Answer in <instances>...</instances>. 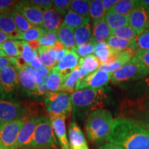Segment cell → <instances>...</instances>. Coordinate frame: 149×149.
Returning <instances> with one entry per match:
<instances>
[{"instance_id": "31", "label": "cell", "mask_w": 149, "mask_h": 149, "mask_svg": "<svg viewBox=\"0 0 149 149\" xmlns=\"http://www.w3.org/2000/svg\"><path fill=\"white\" fill-rule=\"evenodd\" d=\"M74 34L77 46L90 42L92 39V31L90 23L86 24L74 29Z\"/></svg>"}, {"instance_id": "18", "label": "cell", "mask_w": 149, "mask_h": 149, "mask_svg": "<svg viewBox=\"0 0 149 149\" xmlns=\"http://www.w3.org/2000/svg\"><path fill=\"white\" fill-rule=\"evenodd\" d=\"M0 31L10 35L13 40H19L22 33L18 31L10 13H0Z\"/></svg>"}, {"instance_id": "16", "label": "cell", "mask_w": 149, "mask_h": 149, "mask_svg": "<svg viewBox=\"0 0 149 149\" xmlns=\"http://www.w3.org/2000/svg\"><path fill=\"white\" fill-rule=\"evenodd\" d=\"M135 51L132 50H124L122 51H117L115 58L111 63L109 64H100L99 69L103 70L110 73H114L117 70L120 69L123 66L128 63L134 57Z\"/></svg>"}, {"instance_id": "36", "label": "cell", "mask_w": 149, "mask_h": 149, "mask_svg": "<svg viewBox=\"0 0 149 149\" xmlns=\"http://www.w3.org/2000/svg\"><path fill=\"white\" fill-rule=\"evenodd\" d=\"M10 13L13 18L15 22L16 26L17 28L18 31L21 33L26 32L29 29L35 27L28 21L23 15L18 12L17 10H12L10 12Z\"/></svg>"}, {"instance_id": "59", "label": "cell", "mask_w": 149, "mask_h": 149, "mask_svg": "<svg viewBox=\"0 0 149 149\" xmlns=\"http://www.w3.org/2000/svg\"><path fill=\"white\" fill-rule=\"evenodd\" d=\"M3 123L1 122V121H0V130H1V128H2V126H3Z\"/></svg>"}, {"instance_id": "20", "label": "cell", "mask_w": 149, "mask_h": 149, "mask_svg": "<svg viewBox=\"0 0 149 149\" xmlns=\"http://www.w3.org/2000/svg\"><path fill=\"white\" fill-rule=\"evenodd\" d=\"M68 141L70 148L72 149L87 145L84 133L75 122H72L68 126Z\"/></svg>"}, {"instance_id": "3", "label": "cell", "mask_w": 149, "mask_h": 149, "mask_svg": "<svg viewBox=\"0 0 149 149\" xmlns=\"http://www.w3.org/2000/svg\"><path fill=\"white\" fill-rule=\"evenodd\" d=\"M113 122L112 113L107 109H100L91 112L88 115L85 126L88 139L96 144L106 141Z\"/></svg>"}, {"instance_id": "32", "label": "cell", "mask_w": 149, "mask_h": 149, "mask_svg": "<svg viewBox=\"0 0 149 149\" xmlns=\"http://www.w3.org/2000/svg\"><path fill=\"white\" fill-rule=\"evenodd\" d=\"M80 80V70L79 66L76 67L69 75L63 80L61 91L68 93H73L75 91L76 86Z\"/></svg>"}, {"instance_id": "11", "label": "cell", "mask_w": 149, "mask_h": 149, "mask_svg": "<svg viewBox=\"0 0 149 149\" xmlns=\"http://www.w3.org/2000/svg\"><path fill=\"white\" fill-rule=\"evenodd\" d=\"M15 10L23 15L33 26H42L44 10L39 7L29 3L28 1H19Z\"/></svg>"}, {"instance_id": "15", "label": "cell", "mask_w": 149, "mask_h": 149, "mask_svg": "<svg viewBox=\"0 0 149 149\" xmlns=\"http://www.w3.org/2000/svg\"><path fill=\"white\" fill-rule=\"evenodd\" d=\"M54 133L59 141L61 149H70L69 141L67 137L64 117L61 116H49Z\"/></svg>"}, {"instance_id": "25", "label": "cell", "mask_w": 149, "mask_h": 149, "mask_svg": "<svg viewBox=\"0 0 149 149\" xmlns=\"http://www.w3.org/2000/svg\"><path fill=\"white\" fill-rule=\"evenodd\" d=\"M37 52L41 62L50 72H51V70L57 64L56 52L52 47L42 46H40L37 49Z\"/></svg>"}, {"instance_id": "35", "label": "cell", "mask_w": 149, "mask_h": 149, "mask_svg": "<svg viewBox=\"0 0 149 149\" xmlns=\"http://www.w3.org/2000/svg\"><path fill=\"white\" fill-rule=\"evenodd\" d=\"M90 2L91 1L87 0H72L70 6V10L81 16L90 17Z\"/></svg>"}, {"instance_id": "40", "label": "cell", "mask_w": 149, "mask_h": 149, "mask_svg": "<svg viewBox=\"0 0 149 149\" xmlns=\"http://www.w3.org/2000/svg\"><path fill=\"white\" fill-rule=\"evenodd\" d=\"M71 0H54L53 9L61 17L64 18L67 13L70 10Z\"/></svg>"}, {"instance_id": "47", "label": "cell", "mask_w": 149, "mask_h": 149, "mask_svg": "<svg viewBox=\"0 0 149 149\" xmlns=\"http://www.w3.org/2000/svg\"><path fill=\"white\" fill-rule=\"evenodd\" d=\"M8 66H13L16 68L17 66V59L8 57H0V70Z\"/></svg>"}, {"instance_id": "56", "label": "cell", "mask_w": 149, "mask_h": 149, "mask_svg": "<svg viewBox=\"0 0 149 149\" xmlns=\"http://www.w3.org/2000/svg\"><path fill=\"white\" fill-rule=\"evenodd\" d=\"M147 17H148V22H147V29H149V8L146 10Z\"/></svg>"}, {"instance_id": "24", "label": "cell", "mask_w": 149, "mask_h": 149, "mask_svg": "<svg viewBox=\"0 0 149 149\" xmlns=\"http://www.w3.org/2000/svg\"><path fill=\"white\" fill-rule=\"evenodd\" d=\"M117 51L112 49L107 42L97 44L94 54L101 64H109L113 61Z\"/></svg>"}, {"instance_id": "23", "label": "cell", "mask_w": 149, "mask_h": 149, "mask_svg": "<svg viewBox=\"0 0 149 149\" xmlns=\"http://www.w3.org/2000/svg\"><path fill=\"white\" fill-rule=\"evenodd\" d=\"M18 72L19 81L21 86L24 89V91L29 95H38V90H37V85L33 79L32 76L28 72L25 68H17Z\"/></svg>"}, {"instance_id": "53", "label": "cell", "mask_w": 149, "mask_h": 149, "mask_svg": "<svg viewBox=\"0 0 149 149\" xmlns=\"http://www.w3.org/2000/svg\"><path fill=\"white\" fill-rule=\"evenodd\" d=\"M52 48H53V50L55 52L61 51H62V50L65 49V48H66L64 45H63L62 44H61V42H57V43H56L55 45H54Z\"/></svg>"}, {"instance_id": "26", "label": "cell", "mask_w": 149, "mask_h": 149, "mask_svg": "<svg viewBox=\"0 0 149 149\" xmlns=\"http://www.w3.org/2000/svg\"><path fill=\"white\" fill-rule=\"evenodd\" d=\"M6 57L10 58H19L23 51V42L22 40H9L0 45Z\"/></svg>"}, {"instance_id": "17", "label": "cell", "mask_w": 149, "mask_h": 149, "mask_svg": "<svg viewBox=\"0 0 149 149\" xmlns=\"http://www.w3.org/2000/svg\"><path fill=\"white\" fill-rule=\"evenodd\" d=\"M111 33L112 31L106 22L105 17L93 21L91 40L96 44L107 42L109 37L111 36Z\"/></svg>"}, {"instance_id": "34", "label": "cell", "mask_w": 149, "mask_h": 149, "mask_svg": "<svg viewBox=\"0 0 149 149\" xmlns=\"http://www.w3.org/2000/svg\"><path fill=\"white\" fill-rule=\"evenodd\" d=\"M62 83L63 79L60 73L53 68L50 72L49 76L47 79V81H46V84H47L49 92L61 91Z\"/></svg>"}, {"instance_id": "19", "label": "cell", "mask_w": 149, "mask_h": 149, "mask_svg": "<svg viewBox=\"0 0 149 149\" xmlns=\"http://www.w3.org/2000/svg\"><path fill=\"white\" fill-rule=\"evenodd\" d=\"M63 23L61 17L53 8L44 11L42 28L47 33L57 31Z\"/></svg>"}, {"instance_id": "57", "label": "cell", "mask_w": 149, "mask_h": 149, "mask_svg": "<svg viewBox=\"0 0 149 149\" xmlns=\"http://www.w3.org/2000/svg\"><path fill=\"white\" fill-rule=\"evenodd\" d=\"M6 57V56L5 53H3L2 49H1V47H0V57Z\"/></svg>"}, {"instance_id": "21", "label": "cell", "mask_w": 149, "mask_h": 149, "mask_svg": "<svg viewBox=\"0 0 149 149\" xmlns=\"http://www.w3.org/2000/svg\"><path fill=\"white\" fill-rule=\"evenodd\" d=\"M100 61L95 55H90L84 58H80L78 64L80 70V79L96 71L100 68Z\"/></svg>"}, {"instance_id": "9", "label": "cell", "mask_w": 149, "mask_h": 149, "mask_svg": "<svg viewBox=\"0 0 149 149\" xmlns=\"http://www.w3.org/2000/svg\"><path fill=\"white\" fill-rule=\"evenodd\" d=\"M113 73L98 69L78 81L75 91L86 88H101L111 81Z\"/></svg>"}, {"instance_id": "13", "label": "cell", "mask_w": 149, "mask_h": 149, "mask_svg": "<svg viewBox=\"0 0 149 149\" xmlns=\"http://www.w3.org/2000/svg\"><path fill=\"white\" fill-rule=\"evenodd\" d=\"M129 24L128 25L133 29L137 36L140 35L145 30L147 29L148 17L146 9L141 6L136 7L129 15Z\"/></svg>"}, {"instance_id": "38", "label": "cell", "mask_w": 149, "mask_h": 149, "mask_svg": "<svg viewBox=\"0 0 149 149\" xmlns=\"http://www.w3.org/2000/svg\"><path fill=\"white\" fill-rule=\"evenodd\" d=\"M111 35L122 39V40L129 41L137 40V35L136 34L135 31L129 25L121 27L120 29H117L112 31Z\"/></svg>"}, {"instance_id": "52", "label": "cell", "mask_w": 149, "mask_h": 149, "mask_svg": "<svg viewBox=\"0 0 149 149\" xmlns=\"http://www.w3.org/2000/svg\"><path fill=\"white\" fill-rule=\"evenodd\" d=\"M13 40V38L10 36V35L6 34V33L0 31V45H1V44H3L5 42H6L7 40Z\"/></svg>"}, {"instance_id": "2", "label": "cell", "mask_w": 149, "mask_h": 149, "mask_svg": "<svg viewBox=\"0 0 149 149\" xmlns=\"http://www.w3.org/2000/svg\"><path fill=\"white\" fill-rule=\"evenodd\" d=\"M107 98L104 88L75 91L71 94L73 118H81L95 110L102 109Z\"/></svg>"}, {"instance_id": "60", "label": "cell", "mask_w": 149, "mask_h": 149, "mask_svg": "<svg viewBox=\"0 0 149 149\" xmlns=\"http://www.w3.org/2000/svg\"><path fill=\"white\" fill-rule=\"evenodd\" d=\"M0 149H5V148H3V147L2 146H1V144H0Z\"/></svg>"}, {"instance_id": "12", "label": "cell", "mask_w": 149, "mask_h": 149, "mask_svg": "<svg viewBox=\"0 0 149 149\" xmlns=\"http://www.w3.org/2000/svg\"><path fill=\"white\" fill-rule=\"evenodd\" d=\"M40 117H30L19 133L14 149L29 148Z\"/></svg>"}, {"instance_id": "22", "label": "cell", "mask_w": 149, "mask_h": 149, "mask_svg": "<svg viewBox=\"0 0 149 149\" xmlns=\"http://www.w3.org/2000/svg\"><path fill=\"white\" fill-rule=\"evenodd\" d=\"M57 34L59 42H61L67 49L71 51L77 46L74 38V29L67 26L63 23L57 31Z\"/></svg>"}, {"instance_id": "58", "label": "cell", "mask_w": 149, "mask_h": 149, "mask_svg": "<svg viewBox=\"0 0 149 149\" xmlns=\"http://www.w3.org/2000/svg\"><path fill=\"white\" fill-rule=\"evenodd\" d=\"M70 149H72V148H70ZM73 149H89V148H88V145H86V146H84L79 147V148H73Z\"/></svg>"}, {"instance_id": "46", "label": "cell", "mask_w": 149, "mask_h": 149, "mask_svg": "<svg viewBox=\"0 0 149 149\" xmlns=\"http://www.w3.org/2000/svg\"><path fill=\"white\" fill-rule=\"evenodd\" d=\"M28 1L31 4L42 9L44 11L50 10L53 8V1L51 0H30Z\"/></svg>"}, {"instance_id": "6", "label": "cell", "mask_w": 149, "mask_h": 149, "mask_svg": "<svg viewBox=\"0 0 149 149\" xmlns=\"http://www.w3.org/2000/svg\"><path fill=\"white\" fill-rule=\"evenodd\" d=\"M149 72L144 65L134 56L128 63L113 74L111 81L113 84L135 81L148 77Z\"/></svg>"}, {"instance_id": "49", "label": "cell", "mask_w": 149, "mask_h": 149, "mask_svg": "<svg viewBox=\"0 0 149 149\" xmlns=\"http://www.w3.org/2000/svg\"><path fill=\"white\" fill-rule=\"evenodd\" d=\"M49 76V75H48ZM48 76L43 77L42 82L40 84L37 85V90H38V95H47L49 93L48 91L47 84H46V81Z\"/></svg>"}, {"instance_id": "28", "label": "cell", "mask_w": 149, "mask_h": 149, "mask_svg": "<svg viewBox=\"0 0 149 149\" xmlns=\"http://www.w3.org/2000/svg\"><path fill=\"white\" fill-rule=\"evenodd\" d=\"M139 6H140V2L137 0H121L117 1L109 12L122 15H128L134 8Z\"/></svg>"}, {"instance_id": "39", "label": "cell", "mask_w": 149, "mask_h": 149, "mask_svg": "<svg viewBox=\"0 0 149 149\" xmlns=\"http://www.w3.org/2000/svg\"><path fill=\"white\" fill-rule=\"evenodd\" d=\"M96 45V43L91 40L90 42L84 44V45L76 46L75 48L73 50L79 57L84 58L87 56L92 55V53H94Z\"/></svg>"}, {"instance_id": "44", "label": "cell", "mask_w": 149, "mask_h": 149, "mask_svg": "<svg viewBox=\"0 0 149 149\" xmlns=\"http://www.w3.org/2000/svg\"><path fill=\"white\" fill-rule=\"evenodd\" d=\"M134 56L144 65L149 72V50H142L137 48L135 51Z\"/></svg>"}, {"instance_id": "37", "label": "cell", "mask_w": 149, "mask_h": 149, "mask_svg": "<svg viewBox=\"0 0 149 149\" xmlns=\"http://www.w3.org/2000/svg\"><path fill=\"white\" fill-rule=\"evenodd\" d=\"M105 9L103 6V2L101 0H93L90 2V10L89 15L90 17L92 18L93 21L105 17Z\"/></svg>"}, {"instance_id": "50", "label": "cell", "mask_w": 149, "mask_h": 149, "mask_svg": "<svg viewBox=\"0 0 149 149\" xmlns=\"http://www.w3.org/2000/svg\"><path fill=\"white\" fill-rule=\"evenodd\" d=\"M117 1H117V0H104V1H102L104 9H105L107 13L116 4Z\"/></svg>"}, {"instance_id": "42", "label": "cell", "mask_w": 149, "mask_h": 149, "mask_svg": "<svg viewBox=\"0 0 149 149\" xmlns=\"http://www.w3.org/2000/svg\"><path fill=\"white\" fill-rule=\"evenodd\" d=\"M57 42H59L57 31L46 33L42 38L39 40L40 46H46V47H53Z\"/></svg>"}, {"instance_id": "48", "label": "cell", "mask_w": 149, "mask_h": 149, "mask_svg": "<svg viewBox=\"0 0 149 149\" xmlns=\"http://www.w3.org/2000/svg\"><path fill=\"white\" fill-rule=\"evenodd\" d=\"M24 68H25V70L32 76V77L33 78V79H34L35 83L37 84V85L40 84L42 82L43 77L37 70H35V69H33V68L29 66H26L24 67Z\"/></svg>"}, {"instance_id": "8", "label": "cell", "mask_w": 149, "mask_h": 149, "mask_svg": "<svg viewBox=\"0 0 149 149\" xmlns=\"http://www.w3.org/2000/svg\"><path fill=\"white\" fill-rule=\"evenodd\" d=\"M29 117L3 124L0 130V144L5 149H14L19 133Z\"/></svg>"}, {"instance_id": "4", "label": "cell", "mask_w": 149, "mask_h": 149, "mask_svg": "<svg viewBox=\"0 0 149 149\" xmlns=\"http://www.w3.org/2000/svg\"><path fill=\"white\" fill-rule=\"evenodd\" d=\"M57 147L58 142L51 120L46 117H41L29 148L57 149Z\"/></svg>"}, {"instance_id": "7", "label": "cell", "mask_w": 149, "mask_h": 149, "mask_svg": "<svg viewBox=\"0 0 149 149\" xmlns=\"http://www.w3.org/2000/svg\"><path fill=\"white\" fill-rule=\"evenodd\" d=\"M30 114L29 108L22 104L0 99V121L3 124L31 117Z\"/></svg>"}, {"instance_id": "30", "label": "cell", "mask_w": 149, "mask_h": 149, "mask_svg": "<svg viewBox=\"0 0 149 149\" xmlns=\"http://www.w3.org/2000/svg\"><path fill=\"white\" fill-rule=\"evenodd\" d=\"M90 18L81 16L73 11L69 10L64 17V24L72 29H76L81 26L90 23Z\"/></svg>"}, {"instance_id": "54", "label": "cell", "mask_w": 149, "mask_h": 149, "mask_svg": "<svg viewBox=\"0 0 149 149\" xmlns=\"http://www.w3.org/2000/svg\"><path fill=\"white\" fill-rule=\"evenodd\" d=\"M139 2L141 6L146 9V10L149 8V0H141Z\"/></svg>"}, {"instance_id": "1", "label": "cell", "mask_w": 149, "mask_h": 149, "mask_svg": "<svg viewBox=\"0 0 149 149\" xmlns=\"http://www.w3.org/2000/svg\"><path fill=\"white\" fill-rule=\"evenodd\" d=\"M106 141L124 149H149V130L135 120L117 117Z\"/></svg>"}, {"instance_id": "43", "label": "cell", "mask_w": 149, "mask_h": 149, "mask_svg": "<svg viewBox=\"0 0 149 149\" xmlns=\"http://www.w3.org/2000/svg\"><path fill=\"white\" fill-rule=\"evenodd\" d=\"M137 47L139 49L149 50V29L145 30L137 38Z\"/></svg>"}, {"instance_id": "29", "label": "cell", "mask_w": 149, "mask_h": 149, "mask_svg": "<svg viewBox=\"0 0 149 149\" xmlns=\"http://www.w3.org/2000/svg\"><path fill=\"white\" fill-rule=\"evenodd\" d=\"M106 22L111 31H115L121 27L128 26L129 24V16L122 15L108 12L105 15Z\"/></svg>"}, {"instance_id": "14", "label": "cell", "mask_w": 149, "mask_h": 149, "mask_svg": "<svg viewBox=\"0 0 149 149\" xmlns=\"http://www.w3.org/2000/svg\"><path fill=\"white\" fill-rule=\"evenodd\" d=\"M79 59V57L76 54L74 50H71L68 51V53L57 63L53 68L57 70L60 73L63 79H64L78 66Z\"/></svg>"}, {"instance_id": "45", "label": "cell", "mask_w": 149, "mask_h": 149, "mask_svg": "<svg viewBox=\"0 0 149 149\" xmlns=\"http://www.w3.org/2000/svg\"><path fill=\"white\" fill-rule=\"evenodd\" d=\"M19 1L13 0H0V13H10L9 11L14 10Z\"/></svg>"}, {"instance_id": "51", "label": "cell", "mask_w": 149, "mask_h": 149, "mask_svg": "<svg viewBox=\"0 0 149 149\" xmlns=\"http://www.w3.org/2000/svg\"><path fill=\"white\" fill-rule=\"evenodd\" d=\"M99 149H124L122 147L117 146V145L111 144V143H106L100 147Z\"/></svg>"}, {"instance_id": "33", "label": "cell", "mask_w": 149, "mask_h": 149, "mask_svg": "<svg viewBox=\"0 0 149 149\" xmlns=\"http://www.w3.org/2000/svg\"><path fill=\"white\" fill-rule=\"evenodd\" d=\"M46 31L42 27L35 26L32 29H29L26 32L21 34L19 40L25 41L26 42H39L44 35L46 34Z\"/></svg>"}, {"instance_id": "61", "label": "cell", "mask_w": 149, "mask_h": 149, "mask_svg": "<svg viewBox=\"0 0 149 149\" xmlns=\"http://www.w3.org/2000/svg\"><path fill=\"white\" fill-rule=\"evenodd\" d=\"M22 149H32V148H22Z\"/></svg>"}, {"instance_id": "10", "label": "cell", "mask_w": 149, "mask_h": 149, "mask_svg": "<svg viewBox=\"0 0 149 149\" xmlns=\"http://www.w3.org/2000/svg\"><path fill=\"white\" fill-rule=\"evenodd\" d=\"M19 84L17 70L8 66L0 70V93L4 96L13 93Z\"/></svg>"}, {"instance_id": "27", "label": "cell", "mask_w": 149, "mask_h": 149, "mask_svg": "<svg viewBox=\"0 0 149 149\" xmlns=\"http://www.w3.org/2000/svg\"><path fill=\"white\" fill-rule=\"evenodd\" d=\"M107 43L112 49L117 51H122L124 50H132L135 51L137 49V41H129L118 38L111 35L109 37Z\"/></svg>"}, {"instance_id": "5", "label": "cell", "mask_w": 149, "mask_h": 149, "mask_svg": "<svg viewBox=\"0 0 149 149\" xmlns=\"http://www.w3.org/2000/svg\"><path fill=\"white\" fill-rule=\"evenodd\" d=\"M45 104L49 116H69L72 111L71 95L64 91L49 92L45 97Z\"/></svg>"}, {"instance_id": "55", "label": "cell", "mask_w": 149, "mask_h": 149, "mask_svg": "<svg viewBox=\"0 0 149 149\" xmlns=\"http://www.w3.org/2000/svg\"><path fill=\"white\" fill-rule=\"evenodd\" d=\"M145 82H146V88L148 89V92H149V77H147L146 81H145Z\"/></svg>"}, {"instance_id": "41", "label": "cell", "mask_w": 149, "mask_h": 149, "mask_svg": "<svg viewBox=\"0 0 149 149\" xmlns=\"http://www.w3.org/2000/svg\"><path fill=\"white\" fill-rule=\"evenodd\" d=\"M22 42H23V51L19 58L25 63L26 66H29L34 59L36 51L33 50L28 42L25 41H22Z\"/></svg>"}]
</instances>
